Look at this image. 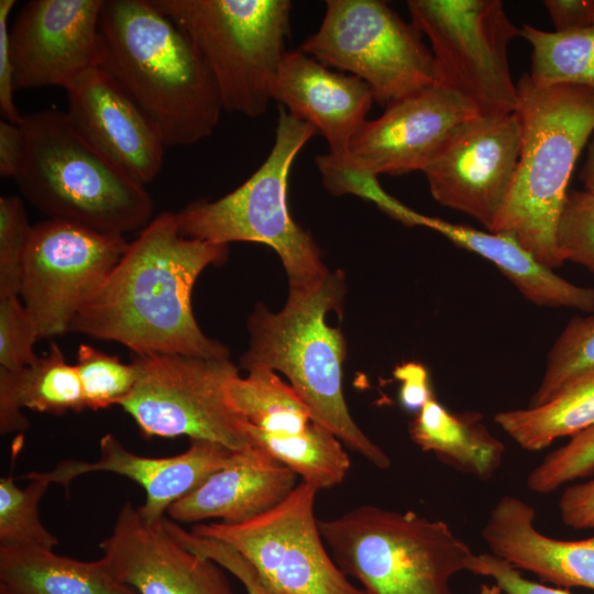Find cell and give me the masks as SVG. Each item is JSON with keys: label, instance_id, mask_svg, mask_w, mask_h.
<instances>
[{"label": "cell", "instance_id": "cell-39", "mask_svg": "<svg viewBox=\"0 0 594 594\" xmlns=\"http://www.w3.org/2000/svg\"><path fill=\"white\" fill-rule=\"evenodd\" d=\"M466 571L492 578L504 594H572L569 588L548 586L526 579L519 569L491 552L474 553Z\"/></svg>", "mask_w": 594, "mask_h": 594}, {"label": "cell", "instance_id": "cell-24", "mask_svg": "<svg viewBox=\"0 0 594 594\" xmlns=\"http://www.w3.org/2000/svg\"><path fill=\"white\" fill-rule=\"evenodd\" d=\"M0 594H138L102 559L81 561L33 546H0Z\"/></svg>", "mask_w": 594, "mask_h": 594}, {"label": "cell", "instance_id": "cell-33", "mask_svg": "<svg viewBox=\"0 0 594 594\" xmlns=\"http://www.w3.org/2000/svg\"><path fill=\"white\" fill-rule=\"evenodd\" d=\"M76 367L81 382L86 408L99 410L120 405L133 391L138 372L134 364L81 343Z\"/></svg>", "mask_w": 594, "mask_h": 594}, {"label": "cell", "instance_id": "cell-19", "mask_svg": "<svg viewBox=\"0 0 594 594\" xmlns=\"http://www.w3.org/2000/svg\"><path fill=\"white\" fill-rule=\"evenodd\" d=\"M235 452L209 440L190 439L183 453L170 457H144L129 451L113 435L106 433L99 440L96 461L66 459L46 472H29L26 480H42L59 484L66 492L72 482L85 474L110 472L139 484L145 492V502L138 507L147 522H158L168 508L211 474L227 466Z\"/></svg>", "mask_w": 594, "mask_h": 594}, {"label": "cell", "instance_id": "cell-4", "mask_svg": "<svg viewBox=\"0 0 594 594\" xmlns=\"http://www.w3.org/2000/svg\"><path fill=\"white\" fill-rule=\"evenodd\" d=\"M521 125L520 156L506 205L490 232L514 237L539 263L560 267L556 231L575 162L594 132V89L517 82L514 111Z\"/></svg>", "mask_w": 594, "mask_h": 594}, {"label": "cell", "instance_id": "cell-20", "mask_svg": "<svg viewBox=\"0 0 594 594\" xmlns=\"http://www.w3.org/2000/svg\"><path fill=\"white\" fill-rule=\"evenodd\" d=\"M271 100L312 125L324 138L330 156L341 158L374 102L359 77L331 70L301 50L287 51L272 81Z\"/></svg>", "mask_w": 594, "mask_h": 594}, {"label": "cell", "instance_id": "cell-14", "mask_svg": "<svg viewBox=\"0 0 594 594\" xmlns=\"http://www.w3.org/2000/svg\"><path fill=\"white\" fill-rule=\"evenodd\" d=\"M129 243L121 234L47 219L33 226L19 296L41 338L69 332L80 309L98 292Z\"/></svg>", "mask_w": 594, "mask_h": 594}, {"label": "cell", "instance_id": "cell-12", "mask_svg": "<svg viewBox=\"0 0 594 594\" xmlns=\"http://www.w3.org/2000/svg\"><path fill=\"white\" fill-rule=\"evenodd\" d=\"M132 363L138 380L120 406L144 438L186 436L234 452L254 447L228 398L229 382L240 375L229 358L146 354Z\"/></svg>", "mask_w": 594, "mask_h": 594}, {"label": "cell", "instance_id": "cell-5", "mask_svg": "<svg viewBox=\"0 0 594 594\" xmlns=\"http://www.w3.org/2000/svg\"><path fill=\"white\" fill-rule=\"evenodd\" d=\"M23 155L14 180L51 219L121 234L144 229L154 201L145 186L95 148L56 109L22 117Z\"/></svg>", "mask_w": 594, "mask_h": 594}, {"label": "cell", "instance_id": "cell-31", "mask_svg": "<svg viewBox=\"0 0 594 594\" xmlns=\"http://www.w3.org/2000/svg\"><path fill=\"white\" fill-rule=\"evenodd\" d=\"M20 488L11 471L0 479V546H33L54 549L55 537L40 518L38 504L48 484L42 480H29Z\"/></svg>", "mask_w": 594, "mask_h": 594}, {"label": "cell", "instance_id": "cell-35", "mask_svg": "<svg viewBox=\"0 0 594 594\" xmlns=\"http://www.w3.org/2000/svg\"><path fill=\"white\" fill-rule=\"evenodd\" d=\"M557 246L562 260L594 273V194L569 191L559 216Z\"/></svg>", "mask_w": 594, "mask_h": 594}, {"label": "cell", "instance_id": "cell-11", "mask_svg": "<svg viewBox=\"0 0 594 594\" xmlns=\"http://www.w3.org/2000/svg\"><path fill=\"white\" fill-rule=\"evenodd\" d=\"M411 23L428 37L438 84L462 96L480 117L515 111L508 45L518 29L501 0H408Z\"/></svg>", "mask_w": 594, "mask_h": 594}, {"label": "cell", "instance_id": "cell-6", "mask_svg": "<svg viewBox=\"0 0 594 594\" xmlns=\"http://www.w3.org/2000/svg\"><path fill=\"white\" fill-rule=\"evenodd\" d=\"M339 569L363 594H453L450 580L474 554L442 520L361 505L319 520Z\"/></svg>", "mask_w": 594, "mask_h": 594}, {"label": "cell", "instance_id": "cell-13", "mask_svg": "<svg viewBox=\"0 0 594 594\" xmlns=\"http://www.w3.org/2000/svg\"><path fill=\"white\" fill-rule=\"evenodd\" d=\"M317 493L300 481L280 504L246 522L197 524L190 531L237 550L284 594H363L324 546L315 515Z\"/></svg>", "mask_w": 594, "mask_h": 594}, {"label": "cell", "instance_id": "cell-8", "mask_svg": "<svg viewBox=\"0 0 594 594\" xmlns=\"http://www.w3.org/2000/svg\"><path fill=\"white\" fill-rule=\"evenodd\" d=\"M191 40L217 85L222 108L263 116L290 31L288 0H151Z\"/></svg>", "mask_w": 594, "mask_h": 594}, {"label": "cell", "instance_id": "cell-38", "mask_svg": "<svg viewBox=\"0 0 594 594\" xmlns=\"http://www.w3.org/2000/svg\"><path fill=\"white\" fill-rule=\"evenodd\" d=\"M41 338L35 320L19 296L0 298V367L20 370L34 364Z\"/></svg>", "mask_w": 594, "mask_h": 594}, {"label": "cell", "instance_id": "cell-25", "mask_svg": "<svg viewBox=\"0 0 594 594\" xmlns=\"http://www.w3.org/2000/svg\"><path fill=\"white\" fill-rule=\"evenodd\" d=\"M28 408L62 415L86 408L76 365L69 364L59 345L52 341L37 361L20 370L0 367V431L2 435L28 429Z\"/></svg>", "mask_w": 594, "mask_h": 594}, {"label": "cell", "instance_id": "cell-17", "mask_svg": "<svg viewBox=\"0 0 594 594\" xmlns=\"http://www.w3.org/2000/svg\"><path fill=\"white\" fill-rule=\"evenodd\" d=\"M99 547L111 574L138 594H240L212 560L195 553L125 502Z\"/></svg>", "mask_w": 594, "mask_h": 594}, {"label": "cell", "instance_id": "cell-2", "mask_svg": "<svg viewBox=\"0 0 594 594\" xmlns=\"http://www.w3.org/2000/svg\"><path fill=\"white\" fill-rule=\"evenodd\" d=\"M101 67L154 125L165 146L212 134L223 110L213 77L188 35L151 0H105Z\"/></svg>", "mask_w": 594, "mask_h": 594}, {"label": "cell", "instance_id": "cell-43", "mask_svg": "<svg viewBox=\"0 0 594 594\" xmlns=\"http://www.w3.org/2000/svg\"><path fill=\"white\" fill-rule=\"evenodd\" d=\"M554 32L571 33L594 24V0H544Z\"/></svg>", "mask_w": 594, "mask_h": 594}, {"label": "cell", "instance_id": "cell-29", "mask_svg": "<svg viewBox=\"0 0 594 594\" xmlns=\"http://www.w3.org/2000/svg\"><path fill=\"white\" fill-rule=\"evenodd\" d=\"M227 394L248 425L267 433H300L314 421L301 397L271 370H251L244 377L232 378Z\"/></svg>", "mask_w": 594, "mask_h": 594}, {"label": "cell", "instance_id": "cell-40", "mask_svg": "<svg viewBox=\"0 0 594 594\" xmlns=\"http://www.w3.org/2000/svg\"><path fill=\"white\" fill-rule=\"evenodd\" d=\"M14 0H0V111L2 119L20 124L22 114L14 103V70L10 52L8 19Z\"/></svg>", "mask_w": 594, "mask_h": 594}, {"label": "cell", "instance_id": "cell-28", "mask_svg": "<svg viewBox=\"0 0 594 594\" xmlns=\"http://www.w3.org/2000/svg\"><path fill=\"white\" fill-rule=\"evenodd\" d=\"M252 446L293 470L301 481L318 491L342 483L351 461L342 442L328 429L312 421L300 433L273 435L244 422Z\"/></svg>", "mask_w": 594, "mask_h": 594}, {"label": "cell", "instance_id": "cell-36", "mask_svg": "<svg viewBox=\"0 0 594 594\" xmlns=\"http://www.w3.org/2000/svg\"><path fill=\"white\" fill-rule=\"evenodd\" d=\"M33 226L18 196L0 197V298L19 296L24 256Z\"/></svg>", "mask_w": 594, "mask_h": 594}, {"label": "cell", "instance_id": "cell-37", "mask_svg": "<svg viewBox=\"0 0 594 594\" xmlns=\"http://www.w3.org/2000/svg\"><path fill=\"white\" fill-rule=\"evenodd\" d=\"M163 526L182 546L212 560L233 574L243 584L246 594H284L271 585L242 554L228 544L195 535L168 517L163 519Z\"/></svg>", "mask_w": 594, "mask_h": 594}, {"label": "cell", "instance_id": "cell-41", "mask_svg": "<svg viewBox=\"0 0 594 594\" xmlns=\"http://www.w3.org/2000/svg\"><path fill=\"white\" fill-rule=\"evenodd\" d=\"M559 513L572 529L594 528V480L568 486L560 496Z\"/></svg>", "mask_w": 594, "mask_h": 594}, {"label": "cell", "instance_id": "cell-1", "mask_svg": "<svg viewBox=\"0 0 594 594\" xmlns=\"http://www.w3.org/2000/svg\"><path fill=\"white\" fill-rule=\"evenodd\" d=\"M228 254L227 244L183 235L177 212H161L129 243L69 332L121 343L135 355L229 358L226 345L202 332L191 307L199 275Z\"/></svg>", "mask_w": 594, "mask_h": 594}, {"label": "cell", "instance_id": "cell-15", "mask_svg": "<svg viewBox=\"0 0 594 594\" xmlns=\"http://www.w3.org/2000/svg\"><path fill=\"white\" fill-rule=\"evenodd\" d=\"M521 125L515 112L462 124L422 172L436 201L492 231L514 184Z\"/></svg>", "mask_w": 594, "mask_h": 594}, {"label": "cell", "instance_id": "cell-21", "mask_svg": "<svg viewBox=\"0 0 594 594\" xmlns=\"http://www.w3.org/2000/svg\"><path fill=\"white\" fill-rule=\"evenodd\" d=\"M297 480L288 466L252 447L235 452L227 466L176 501L166 515L176 522L218 518L229 525L243 524L280 504Z\"/></svg>", "mask_w": 594, "mask_h": 594}, {"label": "cell", "instance_id": "cell-16", "mask_svg": "<svg viewBox=\"0 0 594 594\" xmlns=\"http://www.w3.org/2000/svg\"><path fill=\"white\" fill-rule=\"evenodd\" d=\"M105 0H32L10 30L14 88L65 87L101 65Z\"/></svg>", "mask_w": 594, "mask_h": 594}, {"label": "cell", "instance_id": "cell-32", "mask_svg": "<svg viewBox=\"0 0 594 594\" xmlns=\"http://www.w3.org/2000/svg\"><path fill=\"white\" fill-rule=\"evenodd\" d=\"M594 367V315L572 318L553 346L529 407L548 402L571 378Z\"/></svg>", "mask_w": 594, "mask_h": 594}, {"label": "cell", "instance_id": "cell-23", "mask_svg": "<svg viewBox=\"0 0 594 594\" xmlns=\"http://www.w3.org/2000/svg\"><path fill=\"white\" fill-rule=\"evenodd\" d=\"M409 224L430 228L459 246L492 262L531 302L547 307L594 311V288L574 285L539 263L512 235L420 215L399 201L391 213Z\"/></svg>", "mask_w": 594, "mask_h": 594}, {"label": "cell", "instance_id": "cell-27", "mask_svg": "<svg viewBox=\"0 0 594 594\" xmlns=\"http://www.w3.org/2000/svg\"><path fill=\"white\" fill-rule=\"evenodd\" d=\"M494 420L527 451L586 430L594 426V367L571 378L544 404L499 411Z\"/></svg>", "mask_w": 594, "mask_h": 594}, {"label": "cell", "instance_id": "cell-9", "mask_svg": "<svg viewBox=\"0 0 594 594\" xmlns=\"http://www.w3.org/2000/svg\"><path fill=\"white\" fill-rule=\"evenodd\" d=\"M298 48L365 81L382 107L439 85L422 34L384 1H326L320 26Z\"/></svg>", "mask_w": 594, "mask_h": 594}, {"label": "cell", "instance_id": "cell-45", "mask_svg": "<svg viewBox=\"0 0 594 594\" xmlns=\"http://www.w3.org/2000/svg\"><path fill=\"white\" fill-rule=\"evenodd\" d=\"M580 178L584 185V189L594 194V132L588 143L587 156L581 170Z\"/></svg>", "mask_w": 594, "mask_h": 594}, {"label": "cell", "instance_id": "cell-18", "mask_svg": "<svg viewBox=\"0 0 594 594\" xmlns=\"http://www.w3.org/2000/svg\"><path fill=\"white\" fill-rule=\"evenodd\" d=\"M66 114L95 148L145 186L160 174L165 144L152 122L101 66L81 73L65 87Z\"/></svg>", "mask_w": 594, "mask_h": 594}, {"label": "cell", "instance_id": "cell-26", "mask_svg": "<svg viewBox=\"0 0 594 594\" xmlns=\"http://www.w3.org/2000/svg\"><path fill=\"white\" fill-rule=\"evenodd\" d=\"M409 435L442 463L483 481L496 473L505 454L504 443L490 432L481 415L453 414L435 397L416 414Z\"/></svg>", "mask_w": 594, "mask_h": 594}, {"label": "cell", "instance_id": "cell-46", "mask_svg": "<svg viewBox=\"0 0 594 594\" xmlns=\"http://www.w3.org/2000/svg\"><path fill=\"white\" fill-rule=\"evenodd\" d=\"M477 594H504L497 584H482Z\"/></svg>", "mask_w": 594, "mask_h": 594}, {"label": "cell", "instance_id": "cell-3", "mask_svg": "<svg viewBox=\"0 0 594 594\" xmlns=\"http://www.w3.org/2000/svg\"><path fill=\"white\" fill-rule=\"evenodd\" d=\"M344 290L342 272H329L315 284L289 287L278 312L256 305L248 319L250 344L240 366L285 375L315 422L374 466L387 469L389 457L360 429L343 396L346 345L341 329L329 326L326 317L331 310L340 312Z\"/></svg>", "mask_w": 594, "mask_h": 594}, {"label": "cell", "instance_id": "cell-22", "mask_svg": "<svg viewBox=\"0 0 594 594\" xmlns=\"http://www.w3.org/2000/svg\"><path fill=\"white\" fill-rule=\"evenodd\" d=\"M535 517V508L521 498H499L481 531L490 552L557 586L594 591V536L550 538L536 528Z\"/></svg>", "mask_w": 594, "mask_h": 594}, {"label": "cell", "instance_id": "cell-30", "mask_svg": "<svg viewBox=\"0 0 594 594\" xmlns=\"http://www.w3.org/2000/svg\"><path fill=\"white\" fill-rule=\"evenodd\" d=\"M532 47L529 76L541 84H570L594 89V24L571 33L520 29Z\"/></svg>", "mask_w": 594, "mask_h": 594}, {"label": "cell", "instance_id": "cell-7", "mask_svg": "<svg viewBox=\"0 0 594 594\" xmlns=\"http://www.w3.org/2000/svg\"><path fill=\"white\" fill-rule=\"evenodd\" d=\"M317 134L279 107L274 144L262 165L238 188L216 200H195L177 212L183 235L217 244L254 242L279 256L289 287L308 286L329 273L311 235L292 218L288 178L302 147Z\"/></svg>", "mask_w": 594, "mask_h": 594}, {"label": "cell", "instance_id": "cell-42", "mask_svg": "<svg viewBox=\"0 0 594 594\" xmlns=\"http://www.w3.org/2000/svg\"><path fill=\"white\" fill-rule=\"evenodd\" d=\"M394 376L400 382L399 400L405 409L417 414L435 397L424 365L415 362L404 363L395 367Z\"/></svg>", "mask_w": 594, "mask_h": 594}, {"label": "cell", "instance_id": "cell-10", "mask_svg": "<svg viewBox=\"0 0 594 594\" xmlns=\"http://www.w3.org/2000/svg\"><path fill=\"white\" fill-rule=\"evenodd\" d=\"M477 116L470 101L441 85L395 99L361 125L343 157H316L322 184L333 195L362 196L378 175L424 172L455 131Z\"/></svg>", "mask_w": 594, "mask_h": 594}, {"label": "cell", "instance_id": "cell-44", "mask_svg": "<svg viewBox=\"0 0 594 594\" xmlns=\"http://www.w3.org/2000/svg\"><path fill=\"white\" fill-rule=\"evenodd\" d=\"M23 147V132L20 124L1 119L0 175L2 177L14 178L21 164Z\"/></svg>", "mask_w": 594, "mask_h": 594}, {"label": "cell", "instance_id": "cell-34", "mask_svg": "<svg viewBox=\"0 0 594 594\" xmlns=\"http://www.w3.org/2000/svg\"><path fill=\"white\" fill-rule=\"evenodd\" d=\"M594 473V426L575 435L563 447L548 453L528 474L527 487L549 494L565 483Z\"/></svg>", "mask_w": 594, "mask_h": 594}]
</instances>
